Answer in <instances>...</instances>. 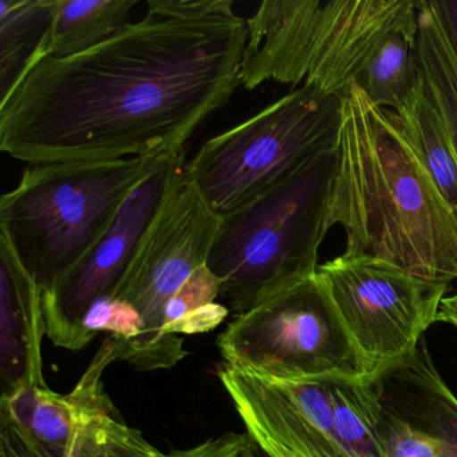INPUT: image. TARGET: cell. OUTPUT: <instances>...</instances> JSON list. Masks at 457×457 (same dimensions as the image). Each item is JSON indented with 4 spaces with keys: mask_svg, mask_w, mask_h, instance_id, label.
I'll use <instances>...</instances> for the list:
<instances>
[{
    "mask_svg": "<svg viewBox=\"0 0 457 457\" xmlns=\"http://www.w3.org/2000/svg\"><path fill=\"white\" fill-rule=\"evenodd\" d=\"M245 41L232 0H148L93 49L30 63L0 101V149L30 164L184 151L240 87Z\"/></svg>",
    "mask_w": 457,
    "mask_h": 457,
    "instance_id": "cell-1",
    "label": "cell"
},
{
    "mask_svg": "<svg viewBox=\"0 0 457 457\" xmlns=\"http://www.w3.org/2000/svg\"><path fill=\"white\" fill-rule=\"evenodd\" d=\"M346 256H374L432 282L457 280V216L441 196L395 112L353 85L344 98L328 226Z\"/></svg>",
    "mask_w": 457,
    "mask_h": 457,
    "instance_id": "cell-2",
    "label": "cell"
},
{
    "mask_svg": "<svg viewBox=\"0 0 457 457\" xmlns=\"http://www.w3.org/2000/svg\"><path fill=\"white\" fill-rule=\"evenodd\" d=\"M413 0H264L245 20L240 87L267 81L345 98L363 89L389 42L419 23Z\"/></svg>",
    "mask_w": 457,
    "mask_h": 457,
    "instance_id": "cell-3",
    "label": "cell"
},
{
    "mask_svg": "<svg viewBox=\"0 0 457 457\" xmlns=\"http://www.w3.org/2000/svg\"><path fill=\"white\" fill-rule=\"evenodd\" d=\"M337 162L338 145L221 215L207 267L235 317L317 274Z\"/></svg>",
    "mask_w": 457,
    "mask_h": 457,
    "instance_id": "cell-4",
    "label": "cell"
},
{
    "mask_svg": "<svg viewBox=\"0 0 457 457\" xmlns=\"http://www.w3.org/2000/svg\"><path fill=\"white\" fill-rule=\"evenodd\" d=\"M167 156L31 164L0 199V235L38 287L50 290L93 250Z\"/></svg>",
    "mask_w": 457,
    "mask_h": 457,
    "instance_id": "cell-5",
    "label": "cell"
},
{
    "mask_svg": "<svg viewBox=\"0 0 457 457\" xmlns=\"http://www.w3.org/2000/svg\"><path fill=\"white\" fill-rule=\"evenodd\" d=\"M344 98L291 90L251 119L203 144L188 179L220 215L258 196L304 162L338 145Z\"/></svg>",
    "mask_w": 457,
    "mask_h": 457,
    "instance_id": "cell-6",
    "label": "cell"
},
{
    "mask_svg": "<svg viewBox=\"0 0 457 457\" xmlns=\"http://www.w3.org/2000/svg\"><path fill=\"white\" fill-rule=\"evenodd\" d=\"M216 344L229 368L271 384L370 377L318 274L235 317Z\"/></svg>",
    "mask_w": 457,
    "mask_h": 457,
    "instance_id": "cell-7",
    "label": "cell"
},
{
    "mask_svg": "<svg viewBox=\"0 0 457 457\" xmlns=\"http://www.w3.org/2000/svg\"><path fill=\"white\" fill-rule=\"evenodd\" d=\"M220 223V213L187 175L112 295L130 304L143 320V334L124 358L136 370L173 368L188 354L180 336L164 333L165 310L184 283L207 264Z\"/></svg>",
    "mask_w": 457,
    "mask_h": 457,
    "instance_id": "cell-8",
    "label": "cell"
},
{
    "mask_svg": "<svg viewBox=\"0 0 457 457\" xmlns=\"http://www.w3.org/2000/svg\"><path fill=\"white\" fill-rule=\"evenodd\" d=\"M317 274L370 377L419 346L451 288L366 255L342 253L318 266Z\"/></svg>",
    "mask_w": 457,
    "mask_h": 457,
    "instance_id": "cell-9",
    "label": "cell"
},
{
    "mask_svg": "<svg viewBox=\"0 0 457 457\" xmlns=\"http://www.w3.org/2000/svg\"><path fill=\"white\" fill-rule=\"evenodd\" d=\"M187 167L186 152L168 154L125 200L93 250L54 287L42 291L46 337L55 346L84 349V318L98 299L116 293L152 227L187 180Z\"/></svg>",
    "mask_w": 457,
    "mask_h": 457,
    "instance_id": "cell-10",
    "label": "cell"
},
{
    "mask_svg": "<svg viewBox=\"0 0 457 457\" xmlns=\"http://www.w3.org/2000/svg\"><path fill=\"white\" fill-rule=\"evenodd\" d=\"M119 361L117 344L106 337L87 370L69 395L47 386H25L2 395L0 408L46 451L55 457H68L82 420L87 414L114 405L104 386L105 369Z\"/></svg>",
    "mask_w": 457,
    "mask_h": 457,
    "instance_id": "cell-11",
    "label": "cell"
},
{
    "mask_svg": "<svg viewBox=\"0 0 457 457\" xmlns=\"http://www.w3.org/2000/svg\"><path fill=\"white\" fill-rule=\"evenodd\" d=\"M46 336L42 290L0 235V381L2 395L46 386L42 339Z\"/></svg>",
    "mask_w": 457,
    "mask_h": 457,
    "instance_id": "cell-12",
    "label": "cell"
},
{
    "mask_svg": "<svg viewBox=\"0 0 457 457\" xmlns=\"http://www.w3.org/2000/svg\"><path fill=\"white\" fill-rule=\"evenodd\" d=\"M137 4V0H57L37 57L68 58L93 49L129 25Z\"/></svg>",
    "mask_w": 457,
    "mask_h": 457,
    "instance_id": "cell-13",
    "label": "cell"
},
{
    "mask_svg": "<svg viewBox=\"0 0 457 457\" xmlns=\"http://www.w3.org/2000/svg\"><path fill=\"white\" fill-rule=\"evenodd\" d=\"M420 87L440 114L457 156V54L433 2H420Z\"/></svg>",
    "mask_w": 457,
    "mask_h": 457,
    "instance_id": "cell-14",
    "label": "cell"
},
{
    "mask_svg": "<svg viewBox=\"0 0 457 457\" xmlns=\"http://www.w3.org/2000/svg\"><path fill=\"white\" fill-rule=\"evenodd\" d=\"M334 429L347 457H387L381 433L382 395L374 377L325 379Z\"/></svg>",
    "mask_w": 457,
    "mask_h": 457,
    "instance_id": "cell-15",
    "label": "cell"
},
{
    "mask_svg": "<svg viewBox=\"0 0 457 457\" xmlns=\"http://www.w3.org/2000/svg\"><path fill=\"white\" fill-rule=\"evenodd\" d=\"M55 6L57 0H0V101L41 50Z\"/></svg>",
    "mask_w": 457,
    "mask_h": 457,
    "instance_id": "cell-16",
    "label": "cell"
},
{
    "mask_svg": "<svg viewBox=\"0 0 457 457\" xmlns=\"http://www.w3.org/2000/svg\"><path fill=\"white\" fill-rule=\"evenodd\" d=\"M395 114L441 196L457 216V156L440 114L420 87Z\"/></svg>",
    "mask_w": 457,
    "mask_h": 457,
    "instance_id": "cell-17",
    "label": "cell"
},
{
    "mask_svg": "<svg viewBox=\"0 0 457 457\" xmlns=\"http://www.w3.org/2000/svg\"><path fill=\"white\" fill-rule=\"evenodd\" d=\"M68 457H164L140 430L129 427L116 406L82 420Z\"/></svg>",
    "mask_w": 457,
    "mask_h": 457,
    "instance_id": "cell-18",
    "label": "cell"
},
{
    "mask_svg": "<svg viewBox=\"0 0 457 457\" xmlns=\"http://www.w3.org/2000/svg\"><path fill=\"white\" fill-rule=\"evenodd\" d=\"M221 280L207 264L200 267L170 299L165 310V334H200L212 331L228 317L220 302Z\"/></svg>",
    "mask_w": 457,
    "mask_h": 457,
    "instance_id": "cell-19",
    "label": "cell"
},
{
    "mask_svg": "<svg viewBox=\"0 0 457 457\" xmlns=\"http://www.w3.org/2000/svg\"><path fill=\"white\" fill-rule=\"evenodd\" d=\"M381 433L387 457H457V446L411 424L382 403Z\"/></svg>",
    "mask_w": 457,
    "mask_h": 457,
    "instance_id": "cell-20",
    "label": "cell"
},
{
    "mask_svg": "<svg viewBox=\"0 0 457 457\" xmlns=\"http://www.w3.org/2000/svg\"><path fill=\"white\" fill-rule=\"evenodd\" d=\"M164 457H267L256 441L245 433H223L191 448L172 449Z\"/></svg>",
    "mask_w": 457,
    "mask_h": 457,
    "instance_id": "cell-21",
    "label": "cell"
},
{
    "mask_svg": "<svg viewBox=\"0 0 457 457\" xmlns=\"http://www.w3.org/2000/svg\"><path fill=\"white\" fill-rule=\"evenodd\" d=\"M0 457H55L0 408Z\"/></svg>",
    "mask_w": 457,
    "mask_h": 457,
    "instance_id": "cell-22",
    "label": "cell"
},
{
    "mask_svg": "<svg viewBox=\"0 0 457 457\" xmlns=\"http://www.w3.org/2000/svg\"><path fill=\"white\" fill-rule=\"evenodd\" d=\"M436 10L443 20L444 26L448 31L449 38L453 45L457 54V0H445V2H433Z\"/></svg>",
    "mask_w": 457,
    "mask_h": 457,
    "instance_id": "cell-23",
    "label": "cell"
},
{
    "mask_svg": "<svg viewBox=\"0 0 457 457\" xmlns=\"http://www.w3.org/2000/svg\"><path fill=\"white\" fill-rule=\"evenodd\" d=\"M436 322H446L457 328V294L456 295L445 296L440 302Z\"/></svg>",
    "mask_w": 457,
    "mask_h": 457,
    "instance_id": "cell-24",
    "label": "cell"
}]
</instances>
